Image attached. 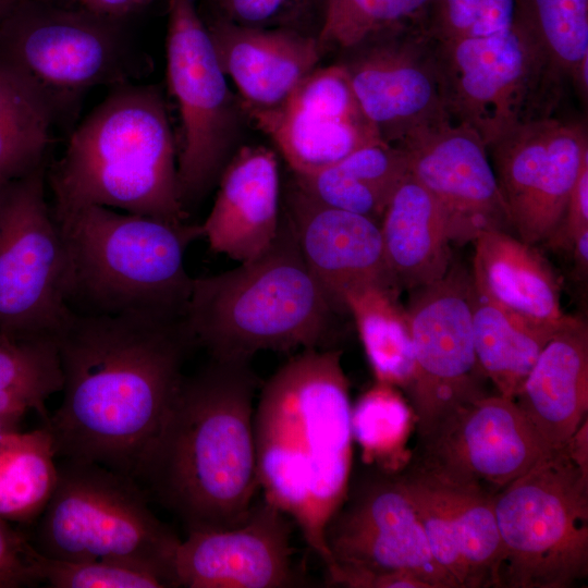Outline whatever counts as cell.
I'll use <instances>...</instances> for the list:
<instances>
[{
	"mask_svg": "<svg viewBox=\"0 0 588 588\" xmlns=\"http://www.w3.org/2000/svg\"><path fill=\"white\" fill-rule=\"evenodd\" d=\"M56 343L62 401L45 426L57 458L97 463L135 480L196 346L185 318L72 311Z\"/></svg>",
	"mask_w": 588,
	"mask_h": 588,
	"instance_id": "1",
	"label": "cell"
},
{
	"mask_svg": "<svg viewBox=\"0 0 588 588\" xmlns=\"http://www.w3.org/2000/svg\"><path fill=\"white\" fill-rule=\"evenodd\" d=\"M258 385L250 362L210 358L184 376L138 468L135 480L187 531L236 526L255 503Z\"/></svg>",
	"mask_w": 588,
	"mask_h": 588,
	"instance_id": "2",
	"label": "cell"
},
{
	"mask_svg": "<svg viewBox=\"0 0 588 588\" xmlns=\"http://www.w3.org/2000/svg\"><path fill=\"white\" fill-rule=\"evenodd\" d=\"M351 413L350 382L335 347L291 357L264 383L255 405L262 498L298 527L326 567L324 531L352 478Z\"/></svg>",
	"mask_w": 588,
	"mask_h": 588,
	"instance_id": "3",
	"label": "cell"
},
{
	"mask_svg": "<svg viewBox=\"0 0 588 588\" xmlns=\"http://www.w3.org/2000/svg\"><path fill=\"white\" fill-rule=\"evenodd\" d=\"M46 181L56 220L102 206L185 222L177 146L160 89L132 82L112 86L74 130Z\"/></svg>",
	"mask_w": 588,
	"mask_h": 588,
	"instance_id": "4",
	"label": "cell"
},
{
	"mask_svg": "<svg viewBox=\"0 0 588 588\" xmlns=\"http://www.w3.org/2000/svg\"><path fill=\"white\" fill-rule=\"evenodd\" d=\"M339 315L308 269L281 212L271 246L236 268L194 278L185 322L210 358L331 347Z\"/></svg>",
	"mask_w": 588,
	"mask_h": 588,
	"instance_id": "5",
	"label": "cell"
},
{
	"mask_svg": "<svg viewBox=\"0 0 588 588\" xmlns=\"http://www.w3.org/2000/svg\"><path fill=\"white\" fill-rule=\"evenodd\" d=\"M69 308L98 316L185 318L193 281L188 246L201 224L173 223L102 206L59 220Z\"/></svg>",
	"mask_w": 588,
	"mask_h": 588,
	"instance_id": "6",
	"label": "cell"
},
{
	"mask_svg": "<svg viewBox=\"0 0 588 588\" xmlns=\"http://www.w3.org/2000/svg\"><path fill=\"white\" fill-rule=\"evenodd\" d=\"M494 588H571L588 577V463L568 441L494 494Z\"/></svg>",
	"mask_w": 588,
	"mask_h": 588,
	"instance_id": "7",
	"label": "cell"
},
{
	"mask_svg": "<svg viewBox=\"0 0 588 588\" xmlns=\"http://www.w3.org/2000/svg\"><path fill=\"white\" fill-rule=\"evenodd\" d=\"M57 463L54 491L37 519V551L65 561L131 564L177 587L174 555L181 540L151 512L139 483L97 463Z\"/></svg>",
	"mask_w": 588,
	"mask_h": 588,
	"instance_id": "8",
	"label": "cell"
},
{
	"mask_svg": "<svg viewBox=\"0 0 588 588\" xmlns=\"http://www.w3.org/2000/svg\"><path fill=\"white\" fill-rule=\"evenodd\" d=\"M122 24L65 0H23L0 23V57L57 111L89 88L136 76L137 62Z\"/></svg>",
	"mask_w": 588,
	"mask_h": 588,
	"instance_id": "9",
	"label": "cell"
},
{
	"mask_svg": "<svg viewBox=\"0 0 588 588\" xmlns=\"http://www.w3.org/2000/svg\"><path fill=\"white\" fill-rule=\"evenodd\" d=\"M166 1L167 81L181 122L177 179L186 209L218 183L247 117L229 88L196 0Z\"/></svg>",
	"mask_w": 588,
	"mask_h": 588,
	"instance_id": "10",
	"label": "cell"
},
{
	"mask_svg": "<svg viewBox=\"0 0 588 588\" xmlns=\"http://www.w3.org/2000/svg\"><path fill=\"white\" fill-rule=\"evenodd\" d=\"M46 172L44 164L0 185V332L17 338L56 339L72 314Z\"/></svg>",
	"mask_w": 588,
	"mask_h": 588,
	"instance_id": "11",
	"label": "cell"
},
{
	"mask_svg": "<svg viewBox=\"0 0 588 588\" xmlns=\"http://www.w3.org/2000/svg\"><path fill=\"white\" fill-rule=\"evenodd\" d=\"M438 41L446 107L452 120L474 128L487 147L516 125L550 117L559 81L514 25L510 30Z\"/></svg>",
	"mask_w": 588,
	"mask_h": 588,
	"instance_id": "12",
	"label": "cell"
},
{
	"mask_svg": "<svg viewBox=\"0 0 588 588\" xmlns=\"http://www.w3.org/2000/svg\"><path fill=\"white\" fill-rule=\"evenodd\" d=\"M408 293L415 369L403 393L421 438L452 411L488 394V380L474 346L471 271L453 260L444 277Z\"/></svg>",
	"mask_w": 588,
	"mask_h": 588,
	"instance_id": "13",
	"label": "cell"
},
{
	"mask_svg": "<svg viewBox=\"0 0 588 588\" xmlns=\"http://www.w3.org/2000/svg\"><path fill=\"white\" fill-rule=\"evenodd\" d=\"M353 93L382 142L451 118L438 41L426 26L390 29L341 52Z\"/></svg>",
	"mask_w": 588,
	"mask_h": 588,
	"instance_id": "14",
	"label": "cell"
},
{
	"mask_svg": "<svg viewBox=\"0 0 588 588\" xmlns=\"http://www.w3.org/2000/svg\"><path fill=\"white\" fill-rule=\"evenodd\" d=\"M549 450L513 399L488 393L418 438L409 463L444 482L494 495Z\"/></svg>",
	"mask_w": 588,
	"mask_h": 588,
	"instance_id": "15",
	"label": "cell"
},
{
	"mask_svg": "<svg viewBox=\"0 0 588 588\" xmlns=\"http://www.w3.org/2000/svg\"><path fill=\"white\" fill-rule=\"evenodd\" d=\"M514 234L531 245L558 228L584 162L581 124L552 117L520 123L488 146Z\"/></svg>",
	"mask_w": 588,
	"mask_h": 588,
	"instance_id": "16",
	"label": "cell"
},
{
	"mask_svg": "<svg viewBox=\"0 0 588 588\" xmlns=\"http://www.w3.org/2000/svg\"><path fill=\"white\" fill-rule=\"evenodd\" d=\"M324 540L332 566L405 571L430 588H457L434 560L414 505L396 473L371 469L352 479L329 520Z\"/></svg>",
	"mask_w": 588,
	"mask_h": 588,
	"instance_id": "17",
	"label": "cell"
},
{
	"mask_svg": "<svg viewBox=\"0 0 588 588\" xmlns=\"http://www.w3.org/2000/svg\"><path fill=\"white\" fill-rule=\"evenodd\" d=\"M411 175L441 205L451 243L474 242L487 231L513 233L489 151L470 126L445 119L396 144Z\"/></svg>",
	"mask_w": 588,
	"mask_h": 588,
	"instance_id": "18",
	"label": "cell"
},
{
	"mask_svg": "<svg viewBox=\"0 0 588 588\" xmlns=\"http://www.w3.org/2000/svg\"><path fill=\"white\" fill-rule=\"evenodd\" d=\"M245 113L296 175L317 173L382 142L339 63L313 70L280 105Z\"/></svg>",
	"mask_w": 588,
	"mask_h": 588,
	"instance_id": "19",
	"label": "cell"
},
{
	"mask_svg": "<svg viewBox=\"0 0 588 588\" xmlns=\"http://www.w3.org/2000/svg\"><path fill=\"white\" fill-rule=\"evenodd\" d=\"M293 523L266 499L241 524L187 531L174 555L177 587L287 588L303 583L294 566Z\"/></svg>",
	"mask_w": 588,
	"mask_h": 588,
	"instance_id": "20",
	"label": "cell"
},
{
	"mask_svg": "<svg viewBox=\"0 0 588 588\" xmlns=\"http://www.w3.org/2000/svg\"><path fill=\"white\" fill-rule=\"evenodd\" d=\"M395 473L434 560L457 588L493 587L500 554L494 495L444 482L409 462Z\"/></svg>",
	"mask_w": 588,
	"mask_h": 588,
	"instance_id": "21",
	"label": "cell"
},
{
	"mask_svg": "<svg viewBox=\"0 0 588 588\" xmlns=\"http://www.w3.org/2000/svg\"><path fill=\"white\" fill-rule=\"evenodd\" d=\"M283 213L304 261L339 315H347L343 294L351 287L379 284L400 291L385 260L377 221L324 205L294 183L287 189Z\"/></svg>",
	"mask_w": 588,
	"mask_h": 588,
	"instance_id": "22",
	"label": "cell"
},
{
	"mask_svg": "<svg viewBox=\"0 0 588 588\" xmlns=\"http://www.w3.org/2000/svg\"><path fill=\"white\" fill-rule=\"evenodd\" d=\"M211 210L201 224L209 247L240 264L264 254L281 219L275 154L262 146L240 147L218 180Z\"/></svg>",
	"mask_w": 588,
	"mask_h": 588,
	"instance_id": "23",
	"label": "cell"
},
{
	"mask_svg": "<svg viewBox=\"0 0 588 588\" xmlns=\"http://www.w3.org/2000/svg\"><path fill=\"white\" fill-rule=\"evenodd\" d=\"M204 22L219 64L234 82L244 111L280 105L322 58L314 35Z\"/></svg>",
	"mask_w": 588,
	"mask_h": 588,
	"instance_id": "24",
	"label": "cell"
},
{
	"mask_svg": "<svg viewBox=\"0 0 588 588\" xmlns=\"http://www.w3.org/2000/svg\"><path fill=\"white\" fill-rule=\"evenodd\" d=\"M549 449L564 445L588 419V327L567 315L514 397Z\"/></svg>",
	"mask_w": 588,
	"mask_h": 588,
	"instance_id": "25",
	"label": "cell"
},
{
	"mask_svg": "<svg viewBox=\"0 0 588 588\" xmlns=\"http://www.w3.org/2000/svg\"><path fill=\"white\" fill-rule=\"evenodd\" d=\"M475 286L510 314L556 331L565 321L559 278L535 247L505 231H487L475 241Z\"/></svg>",
	"mask_w": 588,
	"mask_h": 588,
	"instance_id": "26",
	"label": "cell"
},
{
	"mask_svg": "<svg viewBox=\"0 0 588 588\" xmlns=\"http://www.w3.org/2000/svg\"><path fill=\"white\" fill-rule=\"evenodd\" d=\"M385 260L400 291L438 281L453 254L445 213L411 173L394 191L380 221Z\"/></svg>",
	"mask_w": 588,
	"mask_h": 588,
	"instance_id": "27",
	"label": "cell"
},
{
	"mask_svg": "<svg viewBox=\"0 0 588 588\" xmlns=\"http://www.w3.org/2000/svg\"><path fill=\"white\" fill-rule=\"evenodd\" d=\"M409 173L405 152L383 142L363 147L309 175L294 174V184L333 208L380 223L399 184Z\"/></svg>",
	"mask_w": 588,
	"mask_h": 588,
	"instance_id": "28",
	"label": "cell"
},
{
	"mask_svg": "<svg viewBox=\"0 0 588 588\" xmlns=\"http://www.w3.org/2000/svg\"><path fill=\"white\" fill-rule=\"evenodd\" d=\"M401 292L363 284L345 291L343 304L357 328L376 381L403 392L412 381L415 358L411 327Z\"/></svg>",
	"mask_w": 588,
	"mask_h": 588,
	"instance_id": "29",
	"label": "cell"
},
{
	"mask_svg": "<svg viewBox=\"0 0 588 588\" xmlns=\"http://www.w3.org/2000/svg\"><path fill=\"white\" fill-rule=\"evenodd\" d=\"M56 113L42 91L0 57V185L46 164Z\"/></svg>",
	"mask_w": 588,
	"mask_h": 588,
	"instance_id": "30",
	"label": "cell"
},
{
	"mask_svg": "<svg viewBox=\"0 0 588 588\" xmlns=\"http://www.w3.org/2000/svg\"><path fill=\"white\" fill-rule=\"evenodd\" d=\"M554 333L510 314L474 284L475 353L482 373L493 384L497 393L514 400L543 346Z\"/></svg>",
	"mask_w": 588,
	"mask_h": 588,
	"instance_id": "31",
	"label": "cell"
},
{
	"mask_svg": "<svg viewBox=\"0 0 588 588\" xmlns=\"http://www.w3.org/2000/svg\"><path fill=\"white\" fill-rule=\"evenodd\" d=\"M58 480L53 440L42 425L0 438V517L30 524L48 504Z\"/></svg>",
	"mask_w": 588,
	"mask_h": 588,
	"instance_id": "32",
	"label": "cell"
},
{
	"mask_svg": "<svg viewBox=\"0 0 588 588\" xmlns=\"http://www.w3.org/2000/svg\"><path fill=\"white\" fill-rule=\"evenodd\" d=\"M513 25L558 79L587 91L588 0H515Z\"/></svg>",
	"mask_w": 588,
	"mask_h": 588,
	"instance_id": "33",
	"label": "cell"
},
{
	"mask_svg": "<svg viewBox=\"0 0 588 588\" xmlns=\"http://www.w3.org/2000/svg\"><path fill=\"white\" fill-rule=\"evenodd\" d=\"M63 376L56 339L17 338L0 332V411H35L49 420L46 401L61 392Z\"/></svg>",
	"mask_w": 588,
	"mask_h": 588,
	"instance_id": "34",
	"label": "cell"
},
{
	"mask_svg": "<svg viewBox=\"0 0 588 588\" xmlns=\"http://www.w3.org/2000/svg\"><path fill=\"white\" fill-rule=\"evenodd\" d=\"M351 426L365 464L387 473L408 464L412 453H407L405 444L415 417L399 388L376 381L352 405Z\"/></svg>",
	"mask_w": 588,
	"mask_h": 588,
	"instance_id": "35",
	"label": "cell"
},
{
	"mask_svg": "<svg viewBox=\"0 0 588 588\" xmlns=\"http://www.w3.org/2000/svg\"><path fill=\"white\" fill-rule=\"evenodd\" d=\"M432 0H328L317 41L321 57L381 32L427 26Z\"/></svg>",
	"mask_w": 588,
	"mask_h": 588,
	"instance_id": "36",
	"label": "cell"
},
{
	"mask_svg": "<svg viewBox=\"0 0 588 588\" xmlns=\"http://www.w3.org/2000/svg\"><path fill=\"white\" fill-rule=\"evenodd\" d=\"M328 0H196L205 21L286 28L317 37Z\"/></svg>",
	"mask_w": 588,
	"mask_h": 588,
	"instance_id": "37",
	"label": "cell"
},
{
	"mask_svg": "<svg viewBox=\"0 0 588 588\" xmlns=\"http://www.w3.org/2000/svg\"><path fill=\"white\" fill-rule=\"evenodd\" d=\"M36 566L40 583L52 588H168L161 576L131 564L95 560L65 561L37 551Z\"/></svg>",
	"mask_w": 588,
	"mask_h": 588,
	"instance_id": "38",
	"label": "cell"
},
{
	"mask_svg": "<svg viewBox=\"0 0 588 588\" xmlns=\"http://www.w3.org/2000/svg\"><path fill=\"white\" fill-rule=\"evenodd\" d=\"M36 555L33 542L0 517V588L39 584Z\"/></svg>",
	"mask_w": 588,
	"mask_h": 588,
	"instance_id": "39",
	"label": "cell"
},
{
	"mask_svg": "<svg viewBox=\"0 0 588 588\" xmlns=\"http://www.w3.org/2000/svg\"><path fill=\"white\" fill-rule=\"evenodd\" d=\"M586 230H588V159L580 169L558 228L544 243L551 249L569 253L578 235Z\"/></svg>",
	"mask_w": 588,
	"mask_h": 588,
	"instance_id": "40",
	"label": "cell"
},
{
	"mask_svg": "<svg viewBox=\"0 0 588 588\" xmlns=\"http://www.w3.org/2000/svg\"><path fill=\"white\" fill-rule=\"evenodd\" d=\"M481 0H432L427 29L439 41L468 35Z\"/></svg>",
	"mask_w": 588,
	"mask_h": 588,
	"instance_id": "41",
	"label": "cell"
},
{
	"mask_svg": "<svg viewBox=\"0 0 588 588\" xmlns=\"http://www.w3.org/2000/svg\"><path fill=\"white\" fill-rule=\"evenodd\" d=\"M327 571L328 584L348 588H430L413 573L405 571H370L332 566Z\"/></svg>",
	"mask_w": 588,
	"mask_h": 588,
	"instance_id": "42",
	"label": "cell"
},
{
	"mask_svg": "<svg viewBox=\"0 0 588 588\" xmlns=\"http://www.w3.org/2000/svg\"><path fill=\"white\" fill-rule=\"evenodd\" d=\"M515 0H481L467 36L483 37L510 30L514 23Z\"/></svg>",
	"mask_w": 588,
	"mask_h": 588,
	"instance_id": "43",
	"label": "cell"
},
{
	"mask_svg": "<svg viewBox=\"0 0 588 588\" xmlns=\"http://www.w3.org/2000/svg\"><path fill=\"white\" fill-rule=\"evenodd\" d=\"M93 14L113 21L124 22L142 12L157 0H65Z\"/></svg>",
	"mask_w": 588,
	"mask_h": 588,
	"instance_id": "44",
	"label": "cell"
},
{
	"mask_svg": "<svg viewBox=\"0 0 588 588\" xmlns=\"http://www.w3.org/2000/svg\"><path fill=\"white\" fill-rule=\"evenodd\" d=\"M574 260L575 277L584 280L588 272V230L576 238L571 252Z\"/></svg>",
	"mask_w": 588,
	"mask_h": 588,
	"instance_id": "45",
	"label": "cell"
},
{
	"mask_svg": "<svg viewBox=\"0 0 588 588\" xmlns=\"http://www.w3.org/2000/svg\"><path fill=\"white\" fill-rule=\"evenodd\" d=\"M25 414L0 411V438L4 434L19 430V425Z\"/></svg>",
	"mask_w": 588,
	"mask_h": 588,
	"instance_id": "46",
	"label": "cell"
},
{
	"mask_svg": "<svg viewBox=\"0 0 588 588\" xmlns=\"http://www.w3.org/2000/svg\"><path fill=\"white\" fill-rule=\"evenodd\" d=\"M23 0H0V23L22 2Z\"/></svg>",
	"mask_w": 588,
	"mask_h": 588,
	"instance_id": "47",
	"label": "cell"
}]
</instances>
